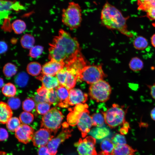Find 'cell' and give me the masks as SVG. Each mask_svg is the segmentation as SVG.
Returning <instances> with one entry per match:
<instances>
[{"mask_svg": "<svg viewBox=\"0 0 155 155\" xmlns=\"http://www.w3.org/2000/svg\"><path fill=\"white\" fill-rule=\"evenodd\" d=\"M65 64L63 62L51 59L42 66V73L43 74L55 76L63 68Z\"/></svg>", "mask_w": 155, "mask_h": 155, "instance_id": "cell-14", "label": "cell"}, {"mask_svg": "<svg viewBox=\"0 0 155 155\" xmlns=\"http://www.w3.org/2000/svg\"><path fill=\"white\" fill-rule=\"evenodd\" d=\"M51 104L47 102L37 104L36 108L37 112L39 114L45 115L50 110Z\"/></svg>", "mask_w": 155, "mask_h": 155, "instance_id": "cell-37", "label": "cell"}, {"mask_svg": "<svg viewBox=\"0 0 155 155\" xmlns=\"http://www.w3.org/2000/svg\"><path fill=\"white\" fill-rule=\"evenodd\" d=\"M41 70L42 68L41 65L39 63L35 62L30 63L27 67V71L28 73L33 76L38 75Z\"/></svg>", "mask_w": 155, "mask_h": 155, "instance_id": "cell-25", "label": "cell"}, {"mask_svg": "<svg viewBox=\"0 0 155 155\" xmlns=\"http://www.w3.org/2000/svg\"><path fill=\"white\" fill-rule=\"evenodd\" d=\"M87 98V94L79 89L72 88L69 90V105L73 106L83 104L86 101Z\"/></svg>", "mask_w": 155, "mask_h": 155, "instance_id": "cell-15", "label": "cell"}, {"mask_svg": "<svg viewBox=\"0 0 155 155\" xmlns=\"http://www.w3.org/2000/svg\"><path fill=\"white\" fill-rule=\"evenodd\" d=\"M0 133V140L1 141L5 140L7 139L8 134L5 129L1 128Z\"/></svg>", "mask_w": 155, "mask_h": 155, "instance_id": "cell-47", "label": "cell"}, {"mask_svg": "<svg viewBox=\"0 0 155 155\" xmlns=\"http://www.w3.org/2000/svg\"><path fill=\"white\" fill-rule=\"evenodd\" d=\"M35 102L32 98H27L23 102L22 108L24 111L29 112L32 111L35 108Z\"/></svg>", "mask_w": 155, "mask_h": 155, "instance_id": "cell-38", "label": "cell"}, {"mask_svg": "<svg viewBox=\"0 0 155 155\" xmlns=\"http://www.w3.org/2000/svg\"><path fill=\"white\" fill-rule=\"evenodd\" d=\"M0 122L1 123L5 124L11 118L12 112L8 104L3 102H0Z\"/></svg>", "mask_w": 155, "mask_h": 155, "instance_id": "cell-19", "label": "cell"}, {"mask_svg": "<svg viewBox=\"0 0 155 155\" xmlns=\"http://www.w3.org/2000/svg\"><path fill=\"white\" fill-rule=\"evenodd\" d=\"M29 79L28 75L26 73L22 72L19 73L16 76L14 82L18 86L23 88L27 85Z\"/></svg>", "mask_w": 155, "mask_h": 155, "instance_id": "cell-24", "label": "cell"}, {"mask_svg": "<svg viewBox=\"0 0 155 155\" xmlns=\"http://www.w3.org/2000/svg\"><path fill=\"white\" fill-rule=\"evenodd\" d=\"M43 48L40 45L33 46L30 51L29 55L33 58H37L39 57L42 53Z\"/></svg>", "mask_w": 155, "mask_h": 155, "instance_id": "cell-40", "label": "cell"}, {"mask_svg": "<svg viewBox=\"0 0 155 155\" xmlns=\"http://www.w3.org/2000/svg\"><path fill=\"white\" fill-rule=\"evenodd\" d=\"M88 107L86 104H79L76 105L72 111L70 110L71 112L67 116V120L68 124L72 126L77 125L81 114Z\"/></svg>", "mask_w": 155, "mask_h": 155, "instance_id": "cell-16", "label": "cell"}, {"mask_svg": "<svg viewBox=\"0 0 155 155\" xmlns=\"http://www.w3.org/2000/svg\"><path fill=\"white\" fill-rule=\"evenodd\" d=\"M111 140L115 146L126 144V138L121 134H116L112 137Z\"/></svg>", "mask_w": 155, "mask_h": 155, "instance_id": "cell-39", "label": "cell"}, {"mask_svg": "<svg viewBox=\"0 0 155 155\" xmlns=\"http://www.w3.org/2000/svg\"><path fill=\"white\" fill-rule=\"evenodd\" d=\"M105 77L101 65H86L80 71L78 79L91 84L102 80Z\"/></svg>", "mask_w": 155, "mask_h": 155, "instance_id": "cell-7", "label": "cell"}, {"mask_svg": "<svg viewBox=\"0 0 155 155\" xmlns=\"http://www.w3.org/2000/svg\"><path fill=\"white\" fill-rule=\"evenodd\" d=\"M97 155H112L111 154H109L106 153L103 151L100 152Z\"/></svg>", "mask_w": 155, "mask_h": 155, "instance_id": "cell-52", "label": "cell"}, {"mask_svg": "<svg viewBox=\"0 0 155 155\" xmlns=\"http://www.w3.org/2000/svg\"><path fill=\"white\" fill-rule=\"evenodd\" d=\"M128 108V107L125 108L124 106L113 104L106 112L102 111L105 122L112 128L122 125L126 121L125 116Z\"/></svg>", "mask_w": 155, "mask_h": 155, "instance_id": "cell-4", "label": "cell"}, {"mask_svg": "<svg viewBox=\"0 0 155 155\" xmlns=\"http://www.w3.org/2000/svg\"><path fill=\"white\" fill-rule=\"evenodd\" d=\"M64 67L67 69V73L64 86L69 90L75 87L78 76Z\"/></svg>", "mask_w": 155, "mask_h": 155, "instance_id": "cell-23", "label": "cell"}, {"mask_svg": "<svg viewBox=\"0 0 155 155\" xmlns=\"http://www.w3.org/2000/svg\"><path fill=\"white\" fill-rule=\"evenodd\" d=\"M152 0H138V1L141 2H148Z\"/></svg>", "mask_w": 155, "mask_h": 155, "instance_id": "cell-54", "label": "cell"}, {"mask_svg": "<svg viewBox=\"0 0 155 155\" xmlns=\"http://www.w3.org/2000/svg\"><path fill=\"white\" fill-rule=\"evenodd\" d=\"M86 65L84 59L80 53L65 64V67L78 76Z\"/></svg>", "mask_w": 155, "mask_h": 155, "instance_id": "cell-13", "label": "cell"}, {"mask_svg": "<svg viewBox=\"0 0 155 155\" xmlns=\"http://www.w3.org/2000/svg\"><path fill=\"white\" fill-rule=\"evenodd\" d=\"M96 140L92 136H88L84 139H80L74 144L78 155H97L95 145Z\"/></svg>", "mask_w": 155, "mask_h": 155, "instance_id": "cell-9", "label": "cell"}, {"mask_svg": "<svg viewBox=\"0 0 155 155\" xmlns=\"http://www.w3.org/2000/svg\"><path fill=\"white\" fill-rule=\"evenodd\" d=\"M38 155H51L47 146H43L39 148Z\"/></svg>", "mask_w": 155, "mask_h": 155, "instance_id": "cell-44", "label": "cell"}, {"mask_svg": "<svg viewBox=\"0 0 155 155\" xmlns=\"http://www.w3.org/2000/svg\"><path fill=\"white\" fill-rule=\"evenodd\" d=\"M15 1L7 0H0V19H7L10 11L13 10Z\"/></svg>", "mask_w": 155, "mask_h": 155, "instance_id": "cell-21", "label": "cell"}, {"mask_svg": "<svg viewBox=\"0 0 155 155\" xmlns=\"http://www.w3.org/2000/svg\"><path fill=\"white\" fill-rule=\"evenodd\" d=\"M109 129L105 127H97L92 129L89 133L95 139L101 140L105 138L110 134Z\"/></svg>", "mask_w": 155, "mask_h": 155, "instance_id": "cell-22", "label": "cell"}, {"mask_svg": "<svg viewBox=\"0 0 155 155\" xmlns=\"http://www.w3.org/2000/svg\"><path fill=\"white\" fill-rule=\"evenodd\" d=\"M136 150L125 144L115 146L112 155H134Z\"/></svg>", "mask_w": 155, "mask_h": 155, "instance_id": "cell-20", "label": "cell"}, {"mask_svg": "<svg viewBox=\"0 0 155 155\" xmlns=\"http://www.w3.org/2000/svg\"><path fill=\"white\" fill-rule=\"evenodd\" d=\"M0 88H1L3 87L4 85V81L3 78H0Z\"/></svg>", "mask_w": 155, "mask_h": 155, "instance_id": "cell-53", "label": "cell"}, {"mask_svg": "<svg viewBox=\"0 0 155 155\" xmlns=\"http://www.w3.org/2000/svg\"><path fill=\"white\" fill-rule=\"evenodd\" d=\"M59 102L58 106L61 108L69 106V90L64 86L59 85L56 89Z\"/></svg>", "mask_w": 155, "mask_h": 155, "instance_id": "cell-18", "label": "cell"}, {"mask_svg": "<svg viewBox=\"0 0 155 155\" xmlns=\"http://www.w3.org/2000/svg\"><path fill=\"white\" fill-rule=\"evenodd\" d=\"M36 78L40 81L42 85L48 90L56 89L60 85L56 76L42 74Z\"/></svg>", "mask_w": 155, "mask_h": 155, "instance_id": "cell-17", "label": "cell"}, {"mask_svg": "<svg viewBox=\"0 0 155 155\" xmlns=\"http://www.w3.org/2000/svg\"><path fill=\"white\" fill-rule=\"evenodd\" d=\"M0 155H8L6 152L1 151L0 152Z\"/></svg>", "mask_w": 155, "mask_h": 155, "instance_id": "cell-55", "label": "cell"}, {"mask_svg": "<svg viewBox=\"0 0 155 155\" xmlns=\"http://www.w3.org/2000/svg\"><path fill=\"white\" fill-rule=\"evenodd\" d=\"M150 115L152 119L155 121V107L150 112Z\"/></svg>", "mask_w": 155, "mask_h": 155, "instance_id": "cell-50", "label": "cell"}, {"mask_svg": "<svg viewBox=\"0 0 155 155\" xmlns=\"http://www.w3.org/2000/svg\"><path fill=\"white\" fill-rule=\"evenodd\" d=\"M64 116L56 108H51L42 118L41 127L46 129L55 135L60 127Z\"/></svg>", "mask_w": 155, "mask_h": 155, "instance_id": "cell-5", "label": "cell"}, {"mask_svg": "<svg viewBox=\"0 0 155 155\" xmlns=\"http://www.w3.org/2000/svg\"><path fill=\"white\" fill-rule=\"evenodd\" d=\"M130 69L134 71H137L142 69L144 67L142 61L139 58L135 57L132 58L129 63Z\"/></svg>", "mask_w": 155, "mask_h": 155, "instance_id": "cell-27", "label": "cell"}, {"mask_svg": "<svg viewBox=\"0 0 155 155\" xmlns=\"http://www.w3.org/2000/svg\"><path fill=\"white\" fill-rule=\"evenodd\" d=\"M20 121L17 117H14L11 118L6 123L7 129L11 132H15L21 125Z\"/></svg>", "mask_w": 155, "mask_h": 155, "instance_id": "cell-34", "label": "cell"}, {"mask_svg": "<svg viewBox=\"0 0 155 155\" xmlns=\"http://www.w3.org/2000/svg\"><path fill=\"white\" fill-rule=\"evenodd\" d=\"M34 133V130L32 127L22 124L15 131V135L19 142L27 144L32 140Z\"/></svg>", "mask_w": 155, "mask_h": 155, "instance_id": "cell-12", "label": "cell"}, {"mask_svg": "<svg viewBox=\"0 0 155 155\" xmlns=\"http://www.w3.org/2000/svg\"><path fill=\"white\" fill-rule=\"evenodd\" d=\"M52 133L44 128L40 129L34 133L32 140L33 145L39 148L47 145L54 137Z\"/></svg>", "mask_w": 155, "mask_h": 155, "instance_id": "cell-10", "label": "cell"}, {"mask_svg": "<svg viewBox=\"0 0 155 155\" xmlns=\"http://www.w3.org/2000/svg\"><path fill=\"white\" fill-rule=\"evenodd\" d=\"M151 42L152 46L155 47V34H154L151 37Z\"/></svg>", "mask_w": 155, "mask_h": 155, "instance_id": "cell-51", "label": "cell"}, {"mask_svg": "<svg viewBox=\"0 0 155 155\" xmlns=\"http://www.w3.org/2000/svg\"><path fill=\"white\" fill-rule=\"evenodd\" d=\"M17 70V68L14 65L8 63L4 66L3 71L5 76L7 78H9L16 73Z\"/></svg>", "mask_w": 155, "mask_h": 155, "instance_id": "cell-32", "label": "cell"}, {"mask_svg": "<svg viewBox=\"0 0 155 155\" xmlns=\"http://www.w3.org/2000/svg\"><path fill=\"white\" fill-rule=\"evenodd\" d=\"M89 111L86 108L81 114L79 117L77 126L81 132L83 137H85L90 131L93 125L91 116L89 115Z\"/></svg>", "mask_w": 155, "mask_h": 155, "instance_id": "cell-11", "label": "cell"}, {"mask_svg": "<svg viewBox=\"0 0 155 155\" xmlns=\"http://www.w3.org/2000/svg\"><path fill=\"white\" fill-rule=\"evenodd\" d=\"M49 45V59L65 64L80 53V45L76 39L62 29Z\"/></svg>", "mask_w": 155, "mask_h": 155, "instance_id": "cell-1", "label": "cell"}, {"mask_svg": "<svg viewBox=\"0 0 155 155\" xmlns=\"http://www.w3.org/2000/svg\"><path fill=\"white\" fill-rule=\"evenodd\" d=\"M2 92L5 96L12 97L16 94V89L15 86L12 84L8 83L3 87Z\"/></svg>", "mask_w": 155, "mask_h": 155, "instance_id": "cell-30", "label": "cell"}, {"mask_svg": "<svg viewBox=\"0 0 155 155\" xmlns=\"http://www.w3.org/2000/svg\"><path fill=\"white\" fill-rule=\"evenodd\" d=\"M150 90V94L155 100V82L152 85H147Z\"/></svg>", "mask_w": 155, "mask_h": 155, "instance_id": "cell-48", "label": "cell"}, {"mask_svg": "<svg viewBox=\"0 0 155 155\" xmlns=\"http://www.w3.org/2000/svg\"><path fill=\"white\" fill-rule=\"evenodd\" d=\"M35 40L31 35L26 34L23 35L21 39V43L22 47L25 48L31 49L34 46Z\"/></svg>", "mask_w": 155, "mask_h": 155, "instance_id": "cell-26", "label": "cell"}, {"mask_svg": "<svg viewBox=\"0 0 155 155\" xmlns=\"http://www.w3.org/2000/svg\"><path fill=\"white\" fill-rule=\"evenodd\" d=\"M69 124L65 122L62 124V131L55 137L52 138L48 143L47 146L51 155H56L59 145L71 136L72 130L68 128Z\"/></svg>", "mask_w": 155, "mask_h": 155, "instance_id": "cell-8", "label": "cell"}, {"mask_svg": "<svg viewBox=\"0 0 155 155\" xmlns=\"http://www.w3.org/2000/svg\"><path fill=\"white\" fill-rule=\"evenodd\" d=\"M49 90L42 86L39 88L37 90L36 92L37 94L40 96H45L48 93Z\"/></svg>", "mask_w": 155, "mask_h": 155, "instance_id": "cell-45", "label": "cell"}, {"mask_svg": "<svg viewBox=\"0 0 155 155\" xmlns=\"http://www.w3.org/2000/svg\"><path fill=\"white\" fill-rule=\"evenodd\" d=\"M32 99L34 101L36 104L44 102H48L46 97L45 96H39L36 93H34L32 94Z\"/></svg>", "mask_w": 155, "mask_h": 155, "instance_id": "cell-42", "label": "cell"}, {"mask_svg": "<svg viewBox=\"0 0 155 155\" xmlns=\"http://www.w3.org/2000/svg\"><path fill=\"white\" fill-rule=\"evenodd\" d=\"M89 91L92 99L98 102H104L109 99L111 88L108 83L102 80L91 84Z\"/></svg>", "mask_w": 155, "mask_h": 155, "instance_id": "cell-6", "label": "cell"}, {"mask_svg": "<svg viewBox=\"0 0 155 155\" xmlns=\"http://www.w3.org/2000/svg\"><path fill=\"white\" fill-rule=\"evenodd\" d=\"M82 11L78 3L74 1L69 2L67 7L62 9V22L71 30L77 28L82 22Z\"/></svg>", "mask_w": 155, "mask_h": 155, "instance_id": "cell-3", "label": "cell"}, {"mask_svg": "<svg viewBox=\"0 0 155 155\" xmlns=\"http://www.w3.org/2000/svg\"><path fill=\"white\" fill-rule=\"evenodd\" d=\"M100 147L102 151L111 154L115 146L111 140L106 138L102 140L100 144Z\"/></svg>", "mask_w": 155, "mask_h": 155, "instance_id": "cell-31", "label": "cell"}, {"mask_svg": "<svg viewBox=\"0 0 155 155\" xmlns=\"http://www.w3.org/2000/svg\"><path fill=\"white\" fill-rule=\"evenodd\" d=\"M93 125L97 127H102L103 125L105 120L104 115L102 113H95L91 116Z\"/></svg>", "mask_w": 155, "mask_h": 155, "instance_id": "cell-35", "label": "cell"}, {"mask_svg": "<svg viewBox=\"0 0 155 155\" xmlns=\"http://www.w3.org/2000/svg\"><path fill=\"white\" fill-rule=\"evenodd\" d=\"M100 18L102 23L107 28L117 30L129 37L132 36V34L127 28L126 18L108 1H106L103 6Z\"/></svg>", "mask_w": 155, "mask_h": 155, "instance_id": "cell-2", "label": "cell"}, {"mask_svg": "<svg viewBox=\"0 0 155 155\" xmlns=\"http://www.w3.org/2000/svg\"><path fill=\"white\" fill-rule=\"evenodd\" d=\"M7 104L11 108L16 110L20 107L21 101L18 98L12 97L8 99Z\"/></svg>", "mask_w": 155, "mask_h": 155, "instance_id": "cell-41", "label": "cell"}, {"mask_svg": "<svg viewBox=\"0 0 155 155\" xmlns=\"http://www.w3.org/2000/svg\"><path fill=\"white\" fill-rule=\"evenodd\" d=\"M122 125L123 126L120 129L119 131L122 135L125 134L128 131L130 128L129 125V123L127 121L124 122Z\"/></svg>", "mask_w": 155, "mask_h": 155, "instance_id": "cell-46", "label": "cell"}, {"mask_svg": "<svg viewBox=\"0 0 155 155\" xmlns=\"http://www.w3.org/2000/svg\"><path fill=\"white\" fill-rule=\"evenodd\" d=\"M7 49V44L3 41L0 42V53H3L5 52Z\"/></svg>", "mask_w": 155, "mask_h": 155, "instance_id": "cell-49", "label": "cell"}, {"mask_svg": "<svg viewBox=\"0 0 155 155\" xmlns=\"http://www.w3.org/2000/svg\"><path fill=\"white\" fill-rule=\"evenodd\" d=\"M48 102L54 106H58L59 100L58 96L56 89L49 90L46 96Z\"/></svg>", "mask_w": 155, "mask_h": 155, "instance_id": "cell-28", "label": "cell"}, {"mask_svg": "<svg viewBox=\"0 0 155 155\" xmlns=\"http://www.w3.org/2000/svg\"><path fill=\"white\" fill-rule=\"evenodd\" d=\"M21 122L24 124H29L31 123L33 121L34 116L32 113L28 112H23L19 116Z\"/></svg>", "mask_w": 155, "mask_h": 155, "instance_id": "cell-36", "label": "cell"}, {"mask_svg": "<svg viewBox=\"0 0 155 155\" xmlns=\"http://www.w3.org/2000/svg\"><path fill=\"white\" fill-rule=\"evenodd\" d=\"M12 27L14 32L16 34L22 33L26 29V26L25 22L21 20H17L12 23Z\"/></svg>", "mask_w": 155, "mask_h": 155, "instance_id": "cell-33", "label": "cell"}, {"mask_svg": "<svg viewBox=\"0 0 155 155\" xmlns=\"http://www.w3.org/2000/svg\"><path fill=\"white\" fill-rule=\"evenodd\" d=\"M139 5L138 8L142 10L144 8L148 7H155V0L148 2H141L138 1Z\"/></svg>", "mask_w": 155, "mask_h": 155, "instance_id": "cell-43", "label": "cell"}, {"mask_svg": "<svg viewBox=\"0 0 155 155\" xmlns=\"http://www.w3.org/2000/svg\"><path fill=\"white\" fill-rule=\"evenodd\" d=\"M133 45L135 49L143 50L147 48L148 45V43L145 38L142 36H139L134 40Z\"/></svg>", "mask_w": 155, "mask_h": 155, "instance_id": "cell-29", "label": "cell"}]
</instances>
